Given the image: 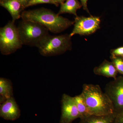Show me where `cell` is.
Listing matches in <instances>:
<instances>
[{"mask_svg": "<svg viewBox=\"0 0 123 123\" xmlns=\"http://www.w3.org/2000/svg\"><path fill=\"white\" fill-rule=\"evenodd\" d=\"M74 98L80 116V119L92 115L88 108L85 98L82 93L79 95L74 97Z\"/></svg>", "mask_w": 123, "mask_h": 123, "instance_id": "cell-15", "label": "cell"}, {"mask_svg": "<svg viewBox=\"0 0 123 123\" xmlns=\"http://www.w3.org/2000/svg\"><path fill=\"white\" fill-rule=\"evenodd\" d=\"M105 93L112 103L114 114L116 116L123 112V76L117 77L108 83Z\"/></svg>", "mask_w": 123, "mask_h": 123, "instance_id": "cell-6", "label": "cell"}, {"mask_svg": "<svg viewBox=\"0 0 123 123\" xmlns=\"http://www.w3.org/2000/svg\"><path fill=\"white\" fill-rule=\"evenodd\" d=\"M23 44L38 47L49 35V30L43 25L27 20L21 21L18 27Z\"/></svg>", "mask_w": 123, "mask_h": 123, "instance_id": "cell-3", "label": "cell"}, {"mask_svg": "<svg viewBox=\"0 0 123 123\" xmlns=\"http://www.w3.org/2000/svg\"><path fill=\"white\" fill-rule=\"evenodd\" d=\"M93 72L96 75L112 78L114 79L117 78L118 73L112 62L107 60H104L99 66L95 68Z\"/></svg>", "mask_w": 123, "mask_h": 123, "instance_id": "cell-10", "label": "cell"}, {"mask_svg": "<svg viewBox=\"0 0 123 123\" xmlns=\"http://www.w3.org/2000/svg\"><path fill=\"white\" fill-rule=\"evenodd\" d=\"M70 35L58 36L49 35L38 47L40 53L44 56L61 55L72 48Z\"/></svg>", "mask_w": 123, "mask_h": 123, "instance_id": "cell-4", "label": "cell"}, {"mask_svg": "<svg viewBox=\"0 0 123 123\" xmlns=\"http://www.w3.org/2000/svg\"><path fill=\"white\" fill-rule=\"evenodd\" d=\"M81 3L82 7H83V9L85 10L88 13L90 14L89 11L88 10V6H87V2L88 0H80Z\"/></svg>", "mask_w": 123, "mask_h": 123, "instance_id": "cell-19", "label": "cell"}, {"mask_svg": "<svg viewBox=\"0 0 123 123\" xmlns=\"http://www.w3.org/2000/svg\"><path fill=\"white\" fill-rule=\"evenodd\" d=\"M13 97V87L11 81L3 78H0V103Z\"/></svg>", "mask_w": 123, "mask_h": 123, "instance_id": "cell-14", "label": "cell"}, {"mask_svg": "<svg viewBox=\"0 0 123 123\" xmlns=\"http://www.w3.org/2000/svg\"><path fill=\"white\" fill-rule=\"evenodd\" d=\"M60 5L59 11L57 13L58 15L68 13L77 17V10L82 7L81 3L78 0H66Z\"/></svg>", "mask_w": 123, "mask_h": 123, "instance_id": "cell-12", "label": "cell"}, {"mask_svg": "<svg viewBox=\"0 0 123 123\" xmlns=\"http://www.w3.org/2000/svg\"><path fill=\"white\" fill-rule=\"evenodd\" d=\"M58 6L59 4H61V3L64 2L66 0H52Z\"/></svg>", "mask_w": 123, "mask_h": 123, "instance_id": "cell-22", "label": "cell"}, {"mask_svg": "<svg viewBox=\"0 0 123 123\" xmlns=\"http://www.w3.org/2000/svg\"><path fill=\"white\" fill-rule=\"evenodd\" d=\"M0 4L10 13L12 18V21L13 23L21 17L22 11L24 8L18 0H7L0 2Z\"/></svg>", "mask_w": 123, "mask_h": 123, "instance_id": "cell-11", "label": "cell"}, {"mask_svg": "<svg viewBox=\"0 0 123 123\" xmlns=\"http://www.w3.org/2000/svg\"></svg>", "mask_w": 123, "mask_h": 123, "instance_id": "cell-24", "label": "cell"}, {"mask_svg": "<svg viewBox=\"0 0 123 123\" xmlns=\"http://www.w3.org/2000/svg\"><path fill=\"white\" fill-rule=\"evenodd\" d=\"M116 117L114 114L104 115H91L80 119L79 123H115Z\"/></svg>", "mask_w": 123, "mask_h": 123, "instance_id": "cell-13", "label": "cell"}, {"mask_svg": "<svg viewBox=\"0 0 123 123\" xmlns=\"http://www.w3.org/2000/svg\"><path fill=\"white\" fill-rule=\"evenodd\" d=\"M6 0H0V2H4Z\"/></svg>", "mask_w": 123, "mask_h": 123, "instance_id": "cell-23", "label": "cell"}, {"mask_svg": "<svg viewBox=\"0 0 123 123\" xmlns=\"http://www.w3.org/2000/svg\"><path fill=\"white\" fill-rule=\"evenodd\" d=\"M21 115V111L13 97L0 104V116L6 120L14 121Z\"/></svg>", "mask_w": 123, "mask_h": 123, "instance_id": "cell-9", "label": "cell"}, {"mask_svg": "<svg viewBox=\"0 0 123 123\" xmlns=\"http://www.w3.org/2000/svg\"><path fill=\"white\" fill-rule=\"evenodd\" d=\"M61 115L60 123H72L80 116L73 97L64 94L61 101Z\"/></svg>", "mask_w": 123, "mask_h": 123, "instance_id": "cell-8", "label": "cell"}, {"mask_svg": "<svg viewBox=\"0 0 123 123\" xmlns=\"http://www.w3.org/2000/svg\"><path fill=\"white\" fill-rule=\"evenodd\" d=\"M111 56L123 57V47H119L111 51Z\"/></svg>", "mask_w": 123, "mask_h": 123, "instance_id": "cell-18", "label": "cell"}, {"mask_svg": "<svg viewBox=\"0 0 123 123\" xmlns=\"http://www.w3.org/2000/svg\"><path fill=\"white\" fill-rule=\"evenodd\" d=\"M111 59L114 64L118 73L123 76V58L111 56Z\"/></svg>", "mask_w": 123, "mask_h": 123, "instance_id": "cell-16", "label": "cell"}, {"mask_svg": "<svg viewBox=\"0 0 123 123\" xmlns=\"http://www.w3.org/2000/svg\"><path fill=\"white\" fill-rule=\"evenodd\" d=\"M18 27L12 21L0 29V51L2 55L14 53L22 47Z\"/></svg>", "mask_w": 123, "mask_h": 123, "instance_id": "cell-5", "label": "cell"}, {"mask_svg": "<svg viewBox=\"0 0 123 123\" xmlns=\"http://www.w3.org/2000/svg\"><path fill=\"white\" fill-rule=\"evenodd\" d=\"M115 123H123V112L116 116Z\"/></svg>", "mask_w": 123, "mask_h": 123, "instance_id": "cell-20", "label": "cell"}, {"mask_svg": "<svg viewBox=\"0 0 123 123\" xmlns=\"http://www.w3.org/2000/svg\"><path fill=\"white\" fill-rule=\"evenodd\" d=\"M41 4H51L57 6V5L52 0H30L27 5L26 8L30 6Z\"/></svg>", "mask_w": 123, "mask_h": 123, "instance_id": "cell-17", "label": "cell"}, {"mask_svg": "<svg viewBox=\"0 0 123 123\" xmlns=\"http://www.w3.org/2000/svg\"><path fill=\"white\" fill-rule=\"evenodd\" d=\"M21 3L24 8H26V6L30 0H18Z\"/></svg>", "mask_w": 123, "mask_h": 123, "instance_id": "cell-21", "label": "cell"}, {"mask_svg": "<svg viewBox=\"0 0 123 123\" xmlns=\"http://www.w3.org/2000/svg\"><path fill=\"white\" fill-rule=\"evenodd\" d=\"M101 20L99 17L77 16L75 18L74 27L70 36L75 35H88L94 33L100 28Z\"/></svg>", "mask_w": 123, "mask_h": 123, "instance_id": "cell-7", "label": "cell"}, {"mask_svg": "<svg viewBox=\"0 0 123 123\" xmlns=\"http://www.w3.org/2000/svg\"><path fill=\"white\" fill-rule=\"evenodd\" d=\"M82 93L92 115H104L114 114L112 103L98 85L85 84Z\"/></svg>", "mask_w": 123, "mask_h": 123, "instance_id": "cell-2", "label": "cell"}, {"mask_svg": "<svg viewBox=\"0 0 123 123\" xmlns=\"http://www.w3.org/2000/svg\"><path fill=\"white\" fill-rule=\"evenodd\" d=\"M21 18L23 20L39 23L55 34L62 32L74 24V21H70L44 8L23 11Z\"/></svg>", "mask_w": 123, "mask_h": 123, "instance_id": "cell-1", "label": "cell"}]
</instances>
